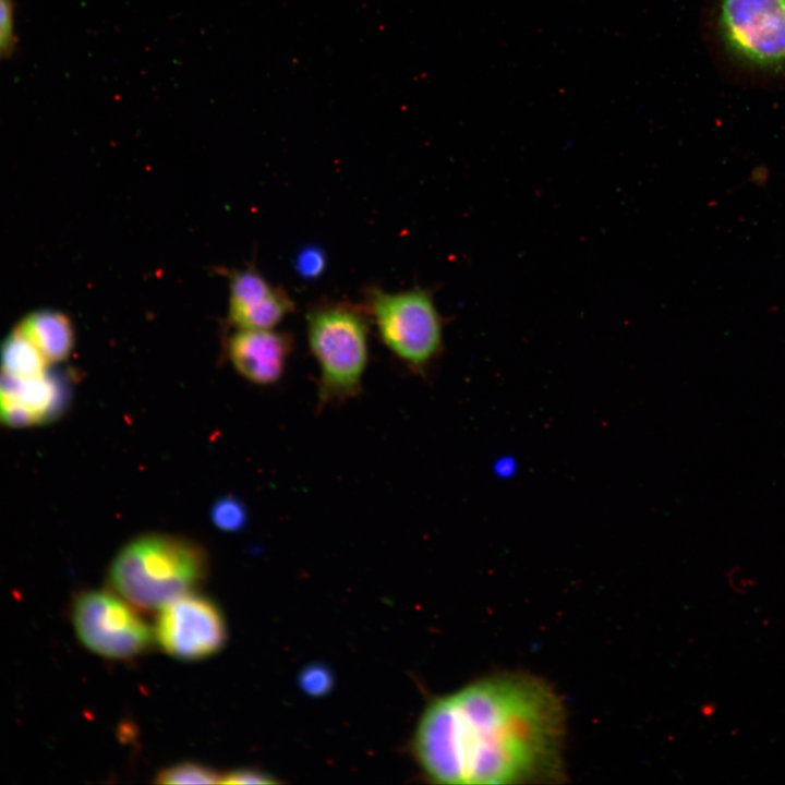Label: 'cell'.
<instances>
[{"label":"cell","mask_w":785,"mask_h":785,"mask_svg":"<svg viewBox=\"0 0 785 785\" xmlns=\"http://www.w3.org/2000/svg\"><path fill=\"white\" fill-rule=\"evenodd\" d=\"M229 279V306H244L256 303L275 289L253 268L233 271Z\"/></svg>","instance_id":"obj_13"},{"label":"cell","mask_w":785,"mask_h":785,"mask_svg":"<svg viewBox=\"0 0 785 785\" xmlns=\"http://www.w3.org/2000/svg\"><path fill=\"white\" fill-rule=\"evenodd\" d=\"M221 774L196 762H181L159 771L155 777L157 784H216Z\"/></svg>","instance_id":"obj_14"},{"label":"cell","mask_w":785,"mask_h":785,"mask_svg":"<svg viewBox=\"0 0 785 785\" xmlns=\"http://www.w3.org/2000/svg\"><path fill=\"white\" fill-rule=\"evenodd\" d=\"M71 619L81 643L111 660H131L153 645L154 631L119 594L86 590L73 600Z\"/></svg>","instance_id":"obj_6"},{"label":"cell","mask_w":785,"mask_h":785,"mask_svg":"<svg viewBox=\"0 0 785 785\" xmlns=\"http://www.w3.org/2000/svg\"><path fill=\"white\" fill-rule=\"evenodd\" d=\"M16 328L36 347L49 365L67 360L74 348V328L69 316L55 310L27 314Z\"/></svg>","instance_id":"obj_10"},{"label":"cell","mask_w":785,"mask_h":785,"mask_svg":"<svg viewBox=\"0 0 785 785\" xmlns=\"http://www.w3.org/2000/svg\"><path fill=\"white\" fill-rule=\"evenodd\" d=\"M310 349L317 362V409L355 398L369 362V323L355 305L333 302L306 315Z\"/></svg>","instance_id":"obj_3"},{"label":"cell","mask_w":785,"mask_h":785,"mask_svg":"<svg viewBox=\"0 0 785 785\" xmlns=\"http://www.w3.org/2000/svg\"><path fill=\"white\" fill-rule=\"evenodd\" d=\"M70 398L69 381L48 370L16 376L0 370V423L10 427L45 424L61 415Z\"/></svg>","instance_id":"obj_8"},{"label":"cell","mask_w":785,"mask_h":785,"mask_svg":"<svg viewBox=\"0 0 785 785\" xmlns=\"http://www.w3.org/2000/svg\"><path fill=\"white\" fill-rule=\"evenodd\" d=\"M154 636L167 654L181 661H198L225 647L227 626L218 605L192 591L158 609Z\"/></svg>","instance_id":"obj_7"},{"label":"cell","mask_w":785,"mask_h":785,"mask_svg":"<svg viewBox=\"0 0 785 785\" xmlns=\"http://www.w3.org/2000/svg\"><path fill=\"white\" fill-rule=\"evenodd\" d=\"M51 365L36 347L15 327L0 347V370L16 376L39 375Z\"/></svg>","instance_id":"obj_12"},{"label":"cell","mask_w":785,"mask_h":785,"mask_svg":"<svg viewBox=\"0 0 785 785\" xmlns=\"http://www.w3.org/2000/svg\"><path fill=\"white\" fill-rule=\"evenodd\" d=\"M295 269L305 279H314L325 269L326 258L324 252L316 246H306L295 258Z\"/></svg>","instance_id":"obj_16"},{"label":"cell","mask_w":785,"mask_h":785,"mask_svg":"<svg viewBox=\"0 0 785 785\" xmlns=\"http://www.w3.org/2000/svg\"><path fill=\"white\" fill-rule=\"evenodd\" d=\"M208 573V556L182 536L148 533L126 543L114 556L108 582L132 606L155 611L194 591Z\"/></svg>","instance_id":"obj_2"},{"label":"cell","mask_w":785,"mask_h":785,"mask_svg":"<svg viewBox=\"0 0 785 785\" xmlns=\"http://www.w3.org/2000/svg\"><path fill=\"white\" fill-rule=\"evenodd\" d=\"M293 302L281 288L261 301L244 305L229 306L228 319L239 329H271L292 312Z\"/></svg>","instance_id":"obj_11"},{"label":"cell","mask_w":785,"mask_h":785,"mask_svg":"<svg viewBox=\"0 0 785 785\" xmlns=\"http://www.w3.org/2000/svg\"><path fill=\"white\" fill-rule=\"evenodd\" d=\"M517 471V461L514 458L505 457L495 464V472L503 478H510Z\"/></svg>","instance_id":"obj_20"},{"label":"cell","mask_w":785,"mask_h":785,"mask_svg":"<svg viewBox=\"0 0 785 785\" xmlns=\"http://www.w3.org/2000/svg\"><path fill=\"white\" fill-rule=\"evenodd\" d=\"M564 705L540 678L519 673L474 681L434 700L413 750L440 784L548 782L561 775Z\"/></svg>","instance_id":"obj_1"},{"label":"cell","mask_w":785,"mask_h":785,"mask_svg":"<svg viewBox=\"0 0 785 785\" xmlns=\"http://www.w3.org/2000/svg\"><path fill=\"white\" fill-rule=\"evenodd\" d=\"M289 334L271 329H239L228 341L234 369L257 385L277 383L292 351Z\"/></svg>","instance_id":"obj_9"},{"label":"cell","mask_w":785,"mask_h":785,"mask_svg":"<svg viewBox=\"0 0 785 785\" xmlns=\"http://www.w3.org/2000/svg\"><path fill=\"white\" fill-rule=\"evenodd\" d=\"M271 775L256 769H238L221 774L220 784H276Z\"/></svg>","instance_id":"obj_18"},{"label":"cell","mask_w":785,"mask_h":785,"mask_svg":"<svg viewBox=\"0 0 785 785\" xmlns=\"http://www.w3.org/2000/svg\"><path fill=\"white\" fill-rule=\"evenodd\" d=\"M13 45V3L12 0H0V57L7 55Z\"/></svg>","instance_id":"obj_19"},{"label":"cell","mask_w":785,"mask_h":785,"mask_svg":"<svg viewBox=\"0 0 785 785\" xmlns=\"http://www.w3.org/2000/svg\"><path fill=\"white\" fill-rule=\"evenodd\" d=\"M714 26L724 52L737 64L785 72V0H716Z\"/></svg>","instance_id":"obj_5"},{"label":"cell","mask_w":785,"mask_h":785,"mask_svg":"<svg viewBox=\"0 0 785 785\" xmlns=\"http://www.w3.org/2000/svg\"><path fill=\"white\" fill-rule=\"evenodd\" d=\"M366 310L386 348L413 373L425 375L443 350V322L430 291L373 288Z\"/></svg>","instance_id":"obj_4"},{"label":"cell","mask_w":785,"mask_h":785,"mask_svg":"<svg viewBox=\"0 0 785 785\" xmlns=\"http://www.w3.org/2000/svg\"><path fill=\"white\" fill-rule=\"evenodd\" d=\"M299 683L306 693L319 696L330 688L331 676L323 666L310 665L301 672Z\"/></svg>","instance_id":"obj_17"},{"label":"cell","mask_w":785,"mask_h":785,"mask_svg":"<svg viewBox=\"0 0 785 785\" xmlns=\"http://www.w3.org/2000/svg\"><path fill=\"white\" fill-rule=\"evenodd\" d=\"M212 522L224 532L242 530L247 520L244 504L233 496L218 498L210 509Z\"/></svg>","instance_id":"obj_15"}]
</instances>
